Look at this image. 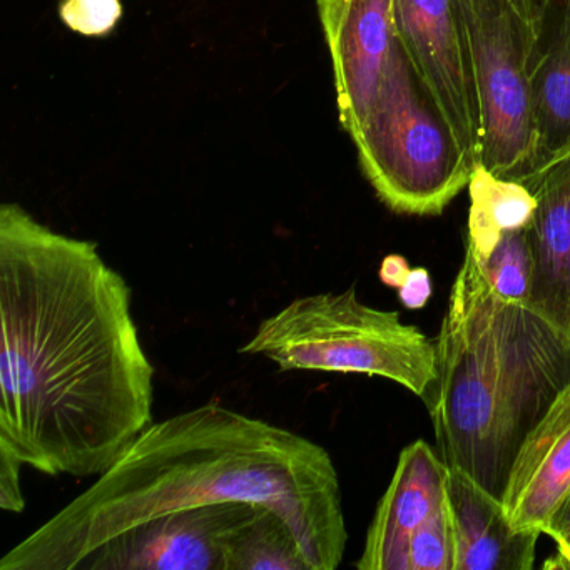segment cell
I'll list each match as a JSON object with an SVG mask.
<instances>
[{
    "mask_svg": "<svg viewBox=\"0 0 570 570\" xmlns=\"http://www.w3.org/2000/svg\"><path fill=\"white\" fill-rule=\"evenodd\" d=\"M475 255L499 295L515 302H530L533 256L527 229L502 233L485 253L475 252Z\"/></svg>",
    "mask_w": 570,
    "mask_h": 570,
    "instance_id": "17",
    "label": "cell"
},
{
    "mask_svg": "<svg viewBox=\"0 0 570 570\" xmlns=\"http://www.w3.org/2000/svg\"><path fill=\"white\" fill-rule=\"evenodd\" d=\"M567 9H569L570 12V0H566Z\"/></svg>",
    "mask_w": 570,
    "mask_h": 570,
    "instance_id": "27",
    "label": "cell"
},
{
    "mask_svg": "<svg viewBox=\"0 0 570 570\" xmlns=\"http://www.w3.org/2000/svg\"><path fill=\"white\" fill-rule=\"evenodd\" d=\"M352 139L363 175L380 202L399 215H442L475 171L399 39L368 116Z\"/></svg>",
    "mask_w": 570,
    "mask_h": 570,
    "instance_id": "5",
    "label": "cell"
},
{
    "mask_svg": "<svg viewBox=\"0 0 570 570\" xmlns=\"http://www.w3.org/2000/svg\"><path fill=\"white\" fill-rule=\"evenodd\" d=\"M245 502L289 527L309 570L348 543L342 487L318 443L216 402L153 422L81 495L16 543L0 570H78L118 533L166 513Z\"/></svg>",
    "mask_w": 570,
    "mask_h": 570,
    "instance_id": "2",
    "label": "cell"
},
{
    "mask_svg": "<svg viewBox=\"0 0 570 570\" xmlns=\"http://www.w3.org/2000/svg\"><path fill=\"white\" fill-rule=\"evenodd\" d=\"M466 245L485 253L502 233L527 229L535 213V196L523 183L497 178L476 166L469 185Z\"/></svg>",
    "mask_w": 570,
    "mask_h": 570,
    "instance_id": "15",
    "label": "cell"
},
{
    "mask_svg": "<svg viewBox=\"0 0 570 570\" xmlns=\"http://www.w3.org/2000/svg\"><path fill=\"white\" fill-rule=\"evenodd\" d=\"M569 495L570 383L519 446L503 487L502 503L517 529L547 535Z\"/></svg>",
    "mask_w": 570,
    "mask_h": 570,
    "instance_id": "11",
    "label": "cell"
},
{
    "mask_svg": "<svg viewBox=\"0 0 570 570\" xmlns=\"http://www.w3.org/2000/svg\"><path fill=\"white\" fill-rule=\"evenodd\" d=\"M406 570H455V537L446 500L410 537Z\"/></svg>",
    "mask_w": 570,
    "mask_h": 570,
    "instance_id": "18",
    "label": "cell"
},
{
    "mask_svg": "<svg viewBox=\"0 0 570 570\" xmlns=\"http://www.w3.org/2000/svg\"><path fill=\"white\" fill-rule=\"evenodd\" d=\"M239 352L282 372L380 376L423 400L439 376L435 342L399 313L365 305L355 288L293 299L266 316Z\"/></svg>",
    "mask_w": 570,
    "mask_h": 570,
    "instance_id": "4",
    "label": "cell"
},
{
    "mask_svg": "<svg viewBox=\"0 0 570 570\" xmlns=\"http://www.w3.org/2000/svg\"><path fill=\"white\" fill-rule=\"evenodd\" d=\"M466 16H487L509 6L507 0H462Z\"/></svg>",
    "mask_w": 570,
    "mask_h": 570,
    "instance_id": "25",
    "label": "cell"
},
{
    "mask_svg": "<svg viewBox=\"0 0 570 570\" xmlns=\"http://www.w3.org/2000/svg\"><path fill=\"white\" fill-rule=\"evenodd\" d=\"M59 16L71 31L106 36L122 18L121 0H62Z\"/></svg>",
    "mask_w": 570,
    "mask_h": 570,
    "instance_id": "19",
    "label": "cell"
},
{
    "mask_svg": "<svg viewBox=\"0 0 570 570\" xmlns=\"http://www.w3.org/2000/svg\"><path fill=\"white\" fill-rule=\"evenodd\" d=\"M259 509L232 502L156 517L96 547L78 570H228L236 539Z\"/></svg>",
    "mask_w": 570,
    "mask_h": 570,
    "instance_id": "8",
    "label": "cell"
},
{
    "mask_svg": "<svg viewBox=\"0 0 570 570\" xmlns=\"http://www.w3.org/2000/svg\"><path fill=\"white\" fill-rule=\"evenodd\" d=\"M523 185L537 202L527 228L533 256L529 303L570 342V156Z\"/></svg>",
    "mask_w": 570,
    "mask_h": 570,
    "instance_id": "13",
    "label": "cell"
},
{
    "mask_svg": "<svg viewBox=\"0 0 570 570\" xmlns=\"http://www.w3.org/2000/svg\"><path fill=\"white\" fill-rule=\"evenodd\" d=\"M529 76L533 153L525 181L570 156V12L566 0H552L532 26Z\"/></svg>",
    "mask_w": 570,
    "mask_h": 570,
    "instance_id": "12",
    "label": "cell"
},
{
    "mask_svg": "<svg viewBox=\"0 0 570 570\" xmlns=\"http://www.w3.org/2000/svg\"><path fill=\"white\" fill-rule=\"evenodd\" d=\"M425 400L439 455L502 499L527 433L570 383V342L527 302L499 295L466 246Z\"/></svg>",
    "mask_w": 570,
    "mask_h": 570,
    "instance_id": "3",
    "label": "cell"
},
{
    "mask_svg": "<svg viewBox=\"0 0 570 570\" xmlns=\"http://www.w3.org/2000/svg\"><path fill=\"white\" fill-rule=\"evenodd\" d=\"M570 533V495L567 497L563 505L560 507L559 512L553 517L552 522H550L549 532L547 535L553 540V542H559L563 537L569 535Z\"/></svg>",
    "mask_w": 570,
    "mask_h": 570,
    "instance_id": "24",
    "label": "cell"
},
{
    "mask_svg": "<svg viewBox=\"0 0 570 570\" xmlns=\"http://www.w3.org/2000/svg\"><path fill=\"white\" fill-rule=\"evenodd\" d=\"M335 75L340 122L355 136L382 85L396 41L393 0H318Z\"/></svg>",
    "mask_w": 570,
    "mask_h": 570,
    "instance_id": "9",
    "label": "cell"
},
{
    "mask_svg": "<svg viewBox=\"0 0 570 570\" xmlns=\"http://www.w3.org/2000/svg\"><path fill=\"white\" fill-rule=\"evenodd\" d=\"M432 278L429 269L412 268L399 288L400 302L409 309H420L432 298Z\"/></svg>",
    "mask_w": 570,
    "mask_h": 570,
    "instance_id": "21",
    "label": "cell"
},
{
    "mask_svg": "<svg viewBox=\"0 0 570 570\" xmlns=\"http://www.w3.org/2000/svg\"><path fill=\"white\" fill-rule=\"evenodd\" d=\"M507 2L530 28L542 19L547 8L552 4V0H507Z\"/></svg>",
    "mask_w": 570,
    "mask_h": 570,
    "instance_id": "23",
    "label": "cell"
},
{
    "mask_svg": "<svg viewBox=\"0 0 570 570\" xmlns=\"http://www.w3.org/2000/svg\"><path fill=\"white\" fill-rule=\"evenodd\" d=\"M22 460L6 445H0V509L6 512L21 513L26 509L22 493Z\"/></svg>",
    "mask_w": 570,
    "mask_h": 570,
    "instance_id": "20",
    "label": "cell"
},
{
    "mask_svg": "<svg viewBox=\"0 0 570 570\" xmlns=\"http://www.w3.org/2000/svg\"><path fill=\"white\" fill-rule=\"evenodd\" d=\"M0 445L46 475H101L153 423L132 289L96 243L0 206Z\"/></svg>",
    "mask_w": 570,
    "mask_h": 570,
    "instance_id": "1",
    "label": "cell"
},
{
    "mask_svg": "<svg viewBox=\"0 0 570 570\" xmlns=\"http://www.w3.org/2000/svg\"><path fill=\"white\" fill-rule=\"evenodd\" d=\"M476 86L482 148L479 165L497 178L523 183L533 153L529 46L532 28L510 6L466 16Z\"/></svg>",
    "mask_w": 570,
    "mask_h": 570,
    "instance_id": "6",
    "label": "cell"
},
{
    "mask_svg": "<svg viewBox=\"0 0 570 570\" xmlns=\"http://www.w3.org/2000/svg\"><path fill=\"white\" fill-rule=\"evenodd\" d=\"M446 503L455 537V570L532 569L542 533L517 529L502 499L455 466L446 472Z\"/></svg>",
    "mask_w": 570,
    "mask_h": 570,
    "instance_id": "14",
    "label": "cell"
},
{
    "mask_svg": "<svg viewBox=\"0 0 570 570\" xmlns=\"http://www.w3.org/2000/svg\"><path fill=\"white\" fill-rule=\"evenodd\" d=\"M410 269L412 268L403 256L390 255L383 259L382 266H380V279L383 285L399 289L409 276Z\"/></svg>",
    "mask_w": 570,
    "mask_h": 570,
    "instance_id": "22",
    "label": "cell"
},
{
    "mask_svg": "<svg viewBox=\"0 0 570 570\" xmlns=\"http://www.w3.org/2000/svg\"><path fill=\"white\" fill-rule=\"evenodd\" d=\"M309 570L289 527L262 509L236 539L228 570Z\"/></svg>",
    "mask_w": 570,
    "mask_h": 570,
    "instance_id": "16",
    "label": "cell"
},
{
    "mask_svg": "<svg viewBox=\"0 0 570 570\" xmlns=\"http://www.w3.org/2000/svg\"><path fill=\"white\" fill-rule=\"evenodd\" d=\"M393 16L396 39L476 168L482 118L462 0H393Z\"/></svg>",
    "mask_w": 570,
    "mask_h": 570,
    "instance_id": "7",
    "label": "cell"
},
{
    "mask_svg": "<svg viewBox=\"0 0 570 570\" xmlns=\"http://www.w3.org/2000/svg\"><path fill=\"white\" fill-rule=\"evenodd\" d=\"M557 552L562 557L563 566H566V570L570 569V533L567 537H563L562 540L557 542Z\"/></svg>",
    "mask_w": 570,
    "mask_h": 570,
    "instance_id": "26",
    "label": "cell"
},
{
    "mask_svg": "<svg viewBox=\"0 0 570 570\" xmlns=\"http://www.w3.org/2000/svg\"><path fill=\"white\" fill-rule=\"evenodd\" d=\"M446 472L449 466L425 440H415L402 450L356 569L406 570L410 537L445 503Z\"/></svg>",
    "mask_w": 570,
    "mask_h": 570,
    "instance_id": "10",
    "label": "cell"
}]
</instances>
